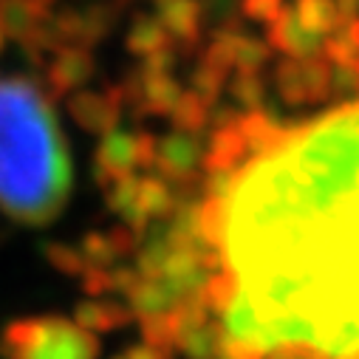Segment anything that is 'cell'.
I'll list each match as a JSON object with an SVG mask.
<instances>
[{"label": "cell", "instance_id": "obj_1", "mask_svg": "<svg viewBox=\"0 0 359 359\" xmlns=\"http://www.w3.org/2000/svg\"><path fill=\"white\" fill-rule=\"evenodd\" d=\"M212 198L218 303L249 353H359V100L292 128L252 125Z\"/></svg>", "mask_w": 359, "mask_h": 359}, {"label": "cell", "instance_id": "obj_2", "mask_svg": "<svg viewBox=\"0 0 359 359\" xmlns=\"http://www.w3.org/2000/svg\"><path fill=\"white\" fill-rule=\"evenodd\" d=\"M71 184L68 144L43 85L0 71V212L43 226L60 215Z\"/></svg>", "mask_w": 359, "mask_h": 359}, {"label": "cell", "instance_id": "obj_3", "mask_svg": "<svg viewBox=\"0 0 359 359\" xmlns=\"http://www.w3.org/2000/svg\"><path fill=\"white\" fill-rule=\"evenodd\" d=\"M6 359H97V339L62 317L15 320L4 331Z\"/></svg>", "mask_w": 359, "mask_h": 359}, {"label": "cell", "instance_id": "obj_4", "mask_svg": "<svg viewBox=\"0 0 359 359\" xmlns=\"http://www.w3.org/2000/svg\"><path fill=\"white\" fill-rule=\"evenodd\" d=\"M269 43L292 57H311L323 46L320 37H314L311 32L303 29V23L294 18L292 6H283L280 15L269 23Z\"/></svg>", "mask_w": 359, "mask_h": 359}, {"label": "cell", "instance_id": "obj_5", "mask_svg": "<svg viewBox=\"0 0 359 359\" xmlns=\"http://www.w3.org/2000/svg\"><path fill=\"white\" fill-rule=\"evenodd\" d=\"M158 23L170 37L193 40L201 26V6L196 0H164L158 4Z\"/></svg>", "mask_w": 359, "mask_h": 359}, {"label": "cell", "instance_id": "obj_6", "mask_svg": "<svg viewBox=\"0 0 359 359\" xmlns=\"http://www.w3.org/2000/svg\"><path fill=\"white\" fill-rule=\"evenodd\" d=\"M292 12L303 23V29L320 40H325L331 32H337L342 26L337 0H294Z\"/></svg>", "mask_w": 359, "mask_h": 359}, {"label": "cell", "instance_id": "obj_7", "mask_svg": "<svg viewBox=\"0 0 359 359\" xmlns=\"http://www.w3.org/2000/svg\"><path fill=\"white\" fill-rule=\"evenodd\" d=\"M167 43H170V34L158 20H142V23H136V29L130 34V46L139 54H147V57L161 51Z\"/></svg>", "mask_w": 359, "mask_h": 359}, {"label": "cell", "instance_id": "obj_8", "mask_svg": "<svg viewBox=\"0 0 359 359\" xmlns=\"http://www.w3.org/2000/svg\"><path fill=\"white\" fill-rule=\"evenodd\" d=\"M283 6H286L283 0H243V12L260 23H272Z\"/></svg>", "mask_w": 359, "mask_h": 359}, {"label": "cell", "instance_id": "obj_9", "mask_svg": "<svg viewBox=\"0 0 359 359\" xmlns=\"http://www.w3.org/2000/svg\"><path fill=\"white\" fill-rule=\"evenodd\" d=\"M156 4H164V0H156Z\"/></svg>", "mask_w": 359, "mask_h": 359}]
</instances>
